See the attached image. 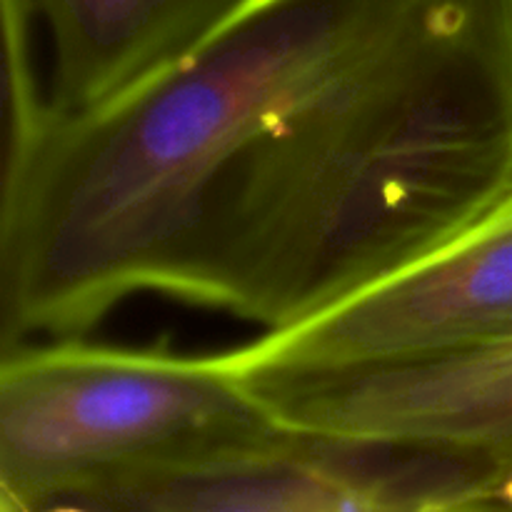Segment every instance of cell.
I'll list each match as a JSON object with an SVG mask.
<instances>
[{"instance_id":"1","label":"cell","mask_w":512,"mask_h":512,"mask_svg":"<svg viewBox=\"0 0 512 512\" xmlns=\"http://www.w3.org/2000/svg\"><path fill=\"white\" fill-rule=\"evenodd\" d=\"M512 198V0H253L78 118L8 115L0 353L135 295L295 328Z\"/></svg>"},{"instance_id":"2","label":"cell","mask_w":512,"mask_h":512,"mask_svg":"<svg viewBox=\"0 0 512 512\" xmlns=\"http://www.w3.org/2000/svg\"><path fill=\"white\" fill-rule=\"evenodd\" d=\"M290 433L215 355L85 338L0 353V503L20 510L243 463Z\"/></svg>"},{"instance_id":"3","label":"cell","mask_w":512,"mask_h":512,"mask_svg":"<svg viewBox=\"0 0 512 512\" xmlns=\"http://www.w3.org/2000/svg\"><path fill=\"white\" fill-rule=\"evenodd\" d=\"M510 330L512 198L395 278L215 358L230 375L348 373L440 358Z\"/></svg>"},{"instance_id":"4","label":"cell","mask_w":512,"mask_h":512,"mask_svg":"<svg viewBox=\"0 0 512 512\" xmlns=\"http://www.w3.org/2000/svg\"><path fill=\"white\" fill-rule=\"evenodd\" d=\"M253 0H23L43 33L38 78H8V115L78 118L143 88Z\"/></svg>"},{"instance_id":"5","label":"cell","mask_w":512,"mask_h":512,"mask_svg":"<svg viewBox=\"0 0 512 512\" xmlns=\"http://www.w3.org/2000/svg\"><path fill=\"white\" fill-rule=\"evenodd\" d=\"M428 512H512V505L490 503V500H468V503L443 505V508H433Z\"/></svg>"},{"instance_id":"6","label":"cell","mask_w":512,"mask_h":512,"mask_svg":"<svg viewBox=\"0 0 512 512\" xmlns=\"http://www.w3.org/2000/svg\"><path fill=\"white\" fill-rule=\"evenodd\" d=\"M3 512H98V510H93L85 503H78V500H53V503H45L35 510H20V508H13V505L3 503Z\"/></svg>"},{"instance_id":"7","label":"cell","mask_w":512,"mask_h":512,"mask_svg":"<svg viewBox=\"0 0 512 512\" xmlns=\"http://www.w3.org/2000/svg\"><path fill=\"white\" fill-rule=\"evenodd\" d=\"M500 343H505V345H508V348L512 350V330H510V333H505V335H500Z\"/></svg>"}]
</instances>
